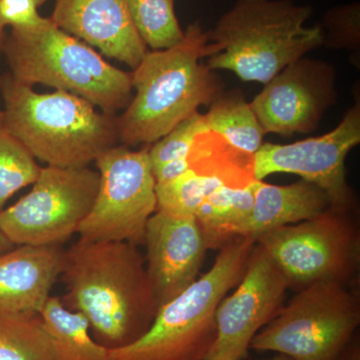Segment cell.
<instances>
[{"instance_id": "6da1fadb", "label": "cell", "mask_w": 360, "mask_h": 360, "mask_svg": "<svg viewBox=\"0 0 360 360\" xmlns=\"http://www.w3.org/2000/svg\"><path fill=\"white\" fill-rule=\"evenodd\" d=\"M137 246L79 238L65 252L61 302L84 315L94 340L110 349L141 338L160 309Z\"/></svg>"}, {"instance_id": "7a4b0ae2", "label": "cell", "mask_w": 360, "mask_h": 360, "mask_svg": "<svg viewBox=\"0 0 360 360\" xmlns=\"http://www.w3.org/2000/svg\"><path fill=\"white\" fill-rule=\"evenodd\" d=\"M210 51L208 32L194 22L179 44L146 52L131 72L135 96L116 118L122 143H155L219 96V80L202 63Z\"/></svg>"}, {"instance_id": "3957f363", "label": "cell", "mask_w": 360, "mask_h": 360, "mask_svg": "<svg viewBox=\"0 0 360 360\" xmlns=\"http://www.w3.org/2000/svg\"><path fill=\"white\" fill-rule=\"evenodd\" d=\"M0 94L4 130L51 167H89L120 141L115 115L70 92L39 94L7 72Z\"/></svg>"}, {"instance_id": "277c9868", "label": "cell", "mask_w": 360, "mask_h": 360, "mask_svg": "<svg viewBox=\"0 0 360 360\" xmlns=\"http://www.w3.org/2000/svg\"><path fill=\"white\" fill-rule=\"evenodd\" d=\"M309 6L290 0H238L208 32L210 70L267 84L286 66L323 44L319 25L307 27Z\"/></svg>"}, {"instance_id": "5b68a950", "label": "cell", "mask_w": 360, "mask_h": 360, "mask_svg": "<svg viewBox=\"0 0 360 360\" xmlns=\"http://www.w3.org/2000/svg\"><path fill=\"white\" fill-rule=\"evenodd\" d=\"M4 53L9 73L23 84L70 92L111 115L131 101V72L108 63L94 47L60 30L51 18L34 27L11 30Z\"/></svg>"}, {"instance_id": "8992f818", "label": "cell", "mask_w": 360, "mask_h": 360, "mask_svg": "<svg viewBox=\"0 0 360 360\" xmlns=\"http://www.w3.org/2000/svg\"><path fill=\"white\" fill-rule=\"evenodd\" d=\"M255 245L238 236L219 248L212 269L160 307L141 338L110 349L108 360H205L217 335V307L240 281Z\"/></svg>"}, {"instance_id": "52a82bcc", "label": "cell", "mask_w": 360, "mask_h": 360, "mask_svg": "<svg viewBox=\"0 0 360 360\" xmlns=\"http://www.w3.org/2000/svg\"><path fill=\"white\" fill-rule=\"evenodd\" d=\"M359 291L338 281L298 290L251 341L250 349L293 360H336L356 335Z\"/></svg>"}, {"instance_id": "ba28073f", "label": "cell", "mask_w": 360, "mask_h": 360, "mask_svg": "<svg viewBox=\"0 0 360 360\" xmlns=\"http://www.w3.org/2000/svg\"><path fill=\"white\" fill-rule=\"evenodd\" d=\"M257 245L285 277L290 290L321 281L354 285L360 267V231L355 212L330 207L314 219L257 236Z\"/></svg>"}, {"instance_id": "9c48e42d", "label": "cell", "mask_w": 360, "mask_h": 360, "mask_svg": "<svg viewBox=\"0 0 360 360\" xmlns=\"http://www.w3.org/2000/svg\"><path fill=\"white\" fill-rule=\"evenodd\" d=\"M32 186L0 212V231L14 245H59L77 232L91 210L99 174L89 167L47 165Z\"/></svg>"}, {"instance_id": "30bf717a", "label": "cell", "mask_w": 360, "mask_h": 360, "mask_svg": "<svg viewBox=\"0 0 360 360\" xmlns=\"http://www.w3.org/2000/svg\"><path fill=\"white\" fill-rule=\"evenodd\" d=\"M148 150L115 146L96 158L98 191L78 229L80 238L143 245L146 224L158 210Z\"/></svg>"}, {"instance_id": "8fae6325", "label": "cell", "mask_w": 360, "mask_h": 360, "mask_svg": "<svg viewBox=\"0 0 360 360\" xmlns=\"http://www.w3.org/2000/svg\"><path fill=\"white\" fill-rule=\"evenodd\" d=\"M360 142V105L347 111L335 129L319 137L291 144L265 143L255 155V179L274 174L300 175L321 187L331 206L355 212L356 200L348 186L345 158Z\"/></svg>"}, {"instance_id": "7c38bea8", "label": "cell", "mask_w": 360, "mask_h": 360, "mask_svg": "<svg viewBox=\"0 0 360 360\" xmlns=\"http://www.w3.org/2000/svg\"><path fill=\"white\" fill-rule=\"evenodd\" d=\"M288 290L281 270L255 245L236 290L217 307V335L205 360H248L251 341L283 309Z\"/></svg>"}, {"instance_id": "4fadbf2b", "label": "cell", "mask_w": 360, "mask_h": 360, "mask_svg": "<svg viewBox=\"0 0 360 360\" xmlns=\"http://www.w3.org/2000/svg\"><path fill=\"white\" fill-rule=\"evenodd\" d=\"M335 80L333 66L302 58L265 84L250 106L265 134H309L335 103Z\"/></svg>"}, {"instance_id": "5bb4252c", "label": "cell", "mask_w": 360, "mask_h": 360, "mask_svg": "<svg viewBox=\"0 0 360 360\" xmlns=\"http://www.w3.org/2000/svg\"><path fill=\"white\" fill-rule=\"evenodd\" d=\"M146 272L158 307L198 278L207 245L193 215L156 210L146 224Z\"/></svg>"}, {"instance_id": "9a60e30c", "label": "cell", "mask_w": 360, "mask_h": 360, "mask_svg": "<svg viewBox=\"0 0 360 360\" xmlns=\"http://www.w3.org/2000/svg\"><path fill=\"white\" fill-rule=\"evenodd\" d=\"M51 20L132 70L148 52L132 22L127 0H56Z\"/></svg>"}, {"instance_id": "2e32d148", "label": "cell", "mask_w": 360, "mask_h": 360, "mask_svg": "<svg viewBox=\"0 0 360 360\" xmlns=\"http://www.w3.org/2000/svg\"><path fill=\"white\" fill-rule=\"evenodd\" d=\"M65 252L59 245H15L0 253V310L39 314L61 276Z\"/></svg>"}, {"instance_id": "e0dca14e", "label": "cell", "mask_w": 360, "mask_h": 360, "mask_svg": "<svg viewBox=\"0 0 360 360\" xmlns=\"http://www.w3.org/2000/svg\"><path fill=\"white\" fill-rule=\"evenodd\" d=\"M330 206L328 194L307 180L284 186L255 180L252 212L238 236L257 239L272 229L314 219Z\"/></svg>"}, {"instance_id": "ac0fdd59", "label": "cell", "mask_w": 360, "mask_h": 360, "mask_svg": "<svg viewBox=\"0 0 360 360\" xmlns=\"http://www.w3.org/2000/svg\"><path fill=\"white\" fill-rule=\"evenodd\" d=\"M255 182L243 188L220 186L201 203L194 217L208 250H219L238 238L239 229L252 212Z\"/></svg>"}, {"instance_id": "d6986e66", "label": "cell", "mask_w": 360, "mask_h": 360, "mask_svg": "<svg viewBox=\"0 0 360 360\" xmlns=\"http://www.w3.org/2000/svg\"><path fill=\"white\" fill-rule=\"evenodd\" d=\"M187 162L195 174L219 179L225 186L243 188L257 180L255 155L233 148L214 132L195 137Z\"/></svg>"}, {"instance_id": "ffe728a7", "label": "cell", "mask_w": 360, "mask_h": 360, "mask_svg": "<svg viewBox=\"0 0 360 360\" xmlns=\"http://www.w3.org/2000/svg\"><path fill=\"white\" fill-rule=\"evenodd\" d=\"M59 360H108L110 348L94 340L89 321L51 296L39 311Z\"/></svg>"}, {"instance_id": "44dd1931", "label": "cell", "mask_w": 360, "mask_h": 360, "mask_svg": "<svg viewBox=\"0 0 360 360\" xmlns=\"http://www.w3.org/2000/svg\"><path fill=\"white\" fill-rule=\"evenodd\" d=\"M203 115L210 131L220 135L239 150L255 155L264 144L265 131L250 103H246L238 91L219 94L212 103L210 111Z\"/></svg>"}, {"instance_id": "7402d4cb", "label": "cell", "mask_w": 360, "mask_h": 360, "mask_svg": "<svg viewBox=\"0 0 360 360\" xmlns=\"http://www.w3.org/2000/svg\"><path fill=\"white\" fill-rule=\"evenodd\" d=\"M0 360H59L39 314L0 310Z\"/></svg>"}, {"instance_id": "603a6c76", "label": "cell", "mask_w": 360, "mask_h": 360, "mask_svg": "<svg viewBox=\"0 0 360 360\" xmlns=\"http://www.w3.org/2000/svg\"><path fill=\"white\" fill-rule=\"evenodd\" d=\"M210 131L205 115L193 113L149 149L148 155L156 184L169 181L189 169L187 158L195 137Z\"/></svg>"}, {"instance_id": "cb8c5ba5", "label": "cell", "mask_w": 360, "mask_h": 360, "mask_svg": "<svg viewBox=\"0 0 360 360\" xmlns=\"http://www.w3.org/2000/svg\"><path fill=\"white\" fill-rule=\"evenodd\" d=\"M130 16L143 44L155 51L179 44L184 37L174 13V0H127Z\"/></svg>"}, {"instance_id": "d4e9b609", "label": "cell", "mask_w": 360, "mask_h": 360, "mask_svg": "<svg viewBox=\"0 0 360 360\" xmlns=\"http://www.w3.org/2000/svg\"><path fill=\"white\" fill-rule=\"evenodd\" d=\"M222 186L219 179L187 169L169 181L156 184L158 210L194 217L205 198Z\"/></svg>"}, {"instance_id": "484cf974", "label": "cell", "mask_w": 360, "mask_h": 360, "mask_svg": "<svg viewBox=\"0 0 360 360\" xmlns=\"http://www.w3.org/2000/svg\"><path fill=\"white\" fill-rule=\"evenodd\" d=\"M39 163L32 153L6 130L0 132V212L7 201L39 177Z\"/></svg>"}, {"instance_id": "4316f807", "label": "cell", "mask_w": 360, "mask_h": 360, "mask_svg": "<svg viewBox=\"0 0 360 360\" xmlns=\"http://www.w3.org/2000/svg\"><path fill=\"white\" fill-rule=\"evenodd\" d=\"M47 0H0V22L11 30L32 28L44 20L39 8Z\"/></svg>"}, {"instance_id": "83f0119b", "label": "cell", "mask_w": 360, "mask_h": 360, "mask_svg": "<svg viewBox=\"0 0 360 360\" xmlns=\"http://www.w3.org/2000/svg\"><path fill=\"white\" fill-rule=\"evenodd\" d=\"M359 7L347 6L331 13L328 25L330 27V39L336 41L343 39V44H356L359 42Z\"/></svg>"}, {"instance_id": "f1b7e54d", "label": "cell", "mask_w": 360, "mask_h": 360, "mask_svg": "<svg viewBox=\"0 0 360 360\" xmlns=\"http://www.w3.org/2000/svg\"><path fill=\"white\" fill-rule=\"evenodd\" d=\"M336 360H360V340L355 335Z\"/></svg>"}, {"instance_id": "f546056e", "label": "cell", "mask_w": 360, "mask_h": 360, "mask_svg": "<svg viewBox=\"0 0 360 360\" xmlns=\"http://www.w3.org/2000/svg\"><path fill=\"white\" fill-rule=\"evenodd\" d=\"M14 246L15 245L11 241H9L6 236L0 231V253L11 250Z\"/></svg>"}, {"instance_id": "4dcf8cb0", "label": "cell", "mask_w": 360, "mask_h": 360, "mask_svg": "<svg viewBox=\"0 0 360 360\" xmlns=\"http://www.w3.org/2000/svg\"><path fill=\"white\" fill-rule=\"evenodd\" d=\"M6 27L0 22V54L4 52V44H6Z\"/></svg>"}, {"instance_id": "1f68e13d", "label": "cell", "mask_w": 360, "mask_h": 360, "mask_svg": "<svg viewBox=\"0 0 360 360\" xmlns=\"http://www.w3.org/2000/svg\"><path fill=\"white\" fill-rule=\"evenodd\" d=\"M257 360H293L290 357L286 356V355L276 354L274 356L270 357L266 359H257Z\"/></svg>"}, {"instance_id": "d6a6232c", "label": "cell", "mask_w": 360, "mask_h": 360, "mask_svg": "<svg viewBox=\"0 0 360 360\" xmlns=\"http://www.w3.org/2000/svg\"><path fill=\"white\" fill-rule=\"evenodd\" d=\"M4 110H0V132L4 131Z\"/></svg>"}]
</instances>
